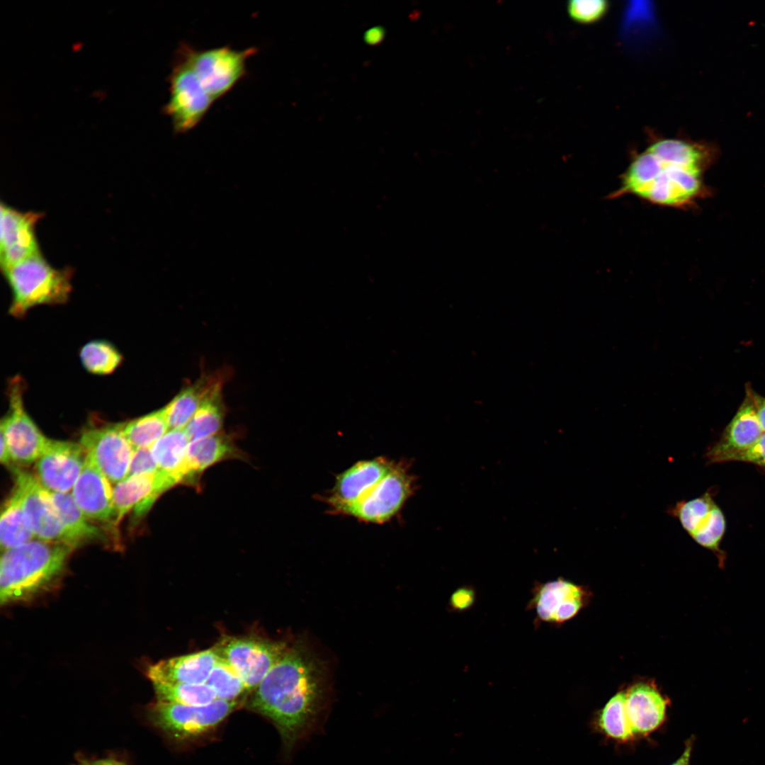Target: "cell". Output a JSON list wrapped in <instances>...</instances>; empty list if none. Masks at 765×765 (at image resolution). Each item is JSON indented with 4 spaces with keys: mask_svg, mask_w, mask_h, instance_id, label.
<instances>
[{
    "mask_svg": "<svg viewBox=\"0 0 765 765\" xmlns=\"http://www.w3.org/2000/svg\"><path fill=\"white\" fill-rule=\"evenodd\" d=\"M384 30L380 27L372 28L366 33L364 38L367 43L375 45L379 43L384 37Z\"/></svg>",
    "mask_w": 765,
    "mask_h": 765,
    "instance_id": "ab89813d",
    "label": "cell"
},
{
    "mask_svg": "<svg viewBox=\"0 0 765 765\" xmlns=\"http://www.w3.org/2000/svg\"><path fill=\"white\" fill-rule=\"evenodd\" d=\"M110 481L86 456L72 496L85 516L91 521L114 526L113 488Z\"/></svg>",
    "mask_w": 765,
    "mask_h": 765,
    "instance_id": "ac0fdd59",
    "label": "cell"
},
{
    "mask_svg": "<svg viewBox=\"0 0 765 765\" xmlns=\"http://www.w3.org/2000/svg\"><path fill=\"white\" fill-rule=\"evenodd\" d=\"M189 443L183 429H169L150 447L159 470L171 475L176 484Z\"/></svg>",
    "mask_w": 765,
    "mask_h": 765,
    "instance_id": "d4e9b609",
    "label": "cell"
},
{
    "mask_svg": "<svg viewBox=\"0 0 765 765\" xmlns=\"http://www.w3.org/2000/svg\"><path fill=\"white\" fill-rule=\"evenodd\" d=\"M713 159V152L703 144L656 140L634 157L608 198L632 196L658 206L691 208L710 193L704 174Z\"/></svg>",
    "mask_w": 765,
    "mask_h": 765,
    "instance_id": "6da1fadb",
    "label": "cell"
},
{
    "mask_svg": "<svg viewBox=\"0 0 765 765\" xmlns=\"http://www.w3.org/2000/svg\"><path fill=\"white\" fill-rule=\"evenodd\" d=\"M219 659L212 647L161 660L148 668L147 676L152 683L205 684Z\"/></svg>",
    "mask_w": 765,
    "mask_h": 765,
    "instance_id": "ffe728a7",
    "label": "cell"
},
{
    "mask_svg": "<svg viewBox=\"0 0 765 765\" xmlns=\"http://www.w3.org/2000/svg\"><path fill=\"white\" fill-rule=\"evenodd\" d=\"M9 409L1 421L0 436L7 444L11 461L20 465L36 462L49 443L24 407L23 380L16 376L8 385Z\"/></svg>",
    "mask_w": 765,
    "mask_h": 765,
    "instance_id": "9c48e42d",
    "label": "cell"
},
{
    "mask_svg": "<svg viewBox=\"0 0 765 765\" xmlns=\"http://www.w3.org/2000/svg\"><path fill=\"white\" fill-rule=\"evenodd\" d=\"M3 273L12 293L8 312L14 317H23L35 306L64 304L72 291V271L53 268L40 254Z\"/></svg>",
    "mask_w": 765,
    "mask_h": 765,
    "instance_id": "277c9868",
    "label": "cell"
},
{
    "mask_svg": "<svg viewBox=\"0 0 765 765\" xmlns=\"http://www.w3.org/2000/svg\"><path fill=\"white\" fill-rule=\"evenodd\" d=\"M79 443L110 482L118 483L128 476L135 450L125 436L122 424L86 429Z\"/></svg>",
    "mask_w": 765,
    "mask_h": 765,
    "instance_id": "8fae6325",
    "label": "cell"
},
{
    "mask_svg": "<svg viewBox=\"0 0 765 765\" xmlns=\"http://www.w3.org/2000/svg\"><path fill=\"white\" fill-rule=\"evenodd\" d=\"M606 0H571L567 3L570 18L582 24L594 23L604 17L609 8Z\"/></svg>",
    "mask_w": 765,
    "mask_h": 765,
    "instance_id": "e575fe53",
    "label": "cell"
},
{
    "mask_svg": "<svg viewBox=\"0 0 765 765\" xmlns=\"http://www.w3.org/2000/svg\"><path fill=\"white\" fill-rule=\"evenodd\" d=\"M35 538L23 509L19 490L15 488L2 509L0 520V543L3 551Z\"/></svg>",
    "mask_w": 765,
    "mask_h": 765,
    "instance_id": "cb8c5ba5",
    "label": "cell"
},
{
    "mask_svg": "<svg viewBox=\"0 0 765 765\" xmlns=\"http://www.w3.org/2000/svg\"><path fill=\"white\" fill-rule=\"evenodd\" d=\"M745 393L743 402L720 438L706 453L709 463H725L728 456L751 446L764 434L752 400Z\"/></svg>",
    "mask_w": 765,
    "mask_h": 765,
    "instance_id": "d6986e66",
    "label": "cell"
},
{
    "mask_svg": "<svg viewBox=\"0 0 765 765\" xmlns=\"http://www.w3.org/2000/svg\"><path fill=\"white\" fill-rule=\"evenodd\" d=\"M157 701L187 706H203L217 699L206 684L152 683Z\"/></svg>",
    "mask_w": 765,
    "mask_h": 765,
    "instance_id": "f1b7e54d",
    "label": "cell"
},
{
    "mask_svg": "<svg viewBox=\"0 0 765 765\" xmlns=\"http://www.w3.org/2000/svg\"><path fill=\"white\" fill-rule=\"evenodd\" d=\"M395 463L380 456L358 461L339 474L334 485L323 498L329 510L344 515L392 469Z\"/></svg>",
    "mask_w": 765,
    "mask_h": 765,
    "instance_id": "4fadbf2b",
    "label": "cell"
},
{
    "mask_svg": "<svg viewBox=\"0 0 765 765\" xmlns=\"http://www.w3.org/2000/svg\"><path fill=\"white\" fill-rule=\"evenodd\" d=\"M242 701L217 699L203 706L157 701L151 708L154 722L178 740L192 738L212 730L238 708Z\"/></svg>",
    "mask_w": 765,
    "mask_h": 765,
    "instance_id": "30bf717a",
    "label": "cell"
},
{
    "mask_svg": "<svg viewBox=\"0 0 765 765\" xmlns=\"http://www.w3.org/2000/svg\"><path fill=\"white\" fill-rule=\"evenodd\" d=\"M745 388V392L749 394L754 405L761 426L765 432V397L753 390L750 385H747Z\"/></svg>",
    "mask_w": 765,
    "mask_h": 765,
    "instance_id": "f35d334b",
    "label": "cell"
},
{
    "mask_svg": "<svg viewBox=\"0 0 765 765\" xmlns=\"http://www.w3.org/2000/svg\"><path fill=\"white\" fill-rule=\"evenodd\" d=\"M52 499L62 523L67 544L76 548L87 541L101 538L100 529L93 525L75 503L69 492H51Z\"/></svg>",
    "mask_w": 765,
    "mask_h": 765,
    "instance_id": "603a6c76",
    "label": "cell"
},
{
    "mask_svg": "<svg viewBox=\"0 0 765 765\" xmlns=\"http://www.w3.org/2000/svg\"><path fill=\"white\" fill-rule=\"evenodd\" d=\"M168 81L169 98L164 112L170 117L175 133H186L200 123L215 101L187 62L178 55Z\"/></svg>",
    "mask_w": 765,
    "mask_h": 765,
    "instance_id": "ba28073f",
    "label": "cell"
},
{
    "mask_svg": "<svg viewBox=\"0 0 765 765\" xmlns=\"http://www.w3.org/2000/svg\"><path fill=\"white\" fill-rule=\"evenodd\" d=\"M214 384L198 382L187 387L164 407L169 429H183Z\"/></svg>",
    "mask_w": 765,
    "mask_h": 765,
    "instance_id": "4316f807",
    "label": "cell"
},
{
    "mask_svg": "<svg viewBox=\"0 0 765 765\" xmlns=\"http://www.w3.org/2000/svg\"><path fill=\"white\" fill-rule=\"evenodd\" d=\"M0 262L2 272L40 254L35 233L40 213L18 211L1 204Z\"/></svg>",
    "mask_w": 765,
    "mask_h": 765,
    "instance_id": "2e32d148",
    "label": "cell"
},
{
    "mask_svg": "<svg viewBox=\"0 0 765 765\" xmlns=\"http://www.w3.org/2000/svg\"><path fill=\"white\" fill-rule=\"evenodd\" d=\"M409 466L404 461H396L392 469L344 515L368 523L381 524L392 520L417 488Z\"/></svg>",
    "mask_w": 765,
    "mask_h": 765,
    "instance_id": "52a82bcc",
    "label": "cell"
},
{
    "mask_svg": "<svg viewBox=\"0 0 765 765\" xmlns=\"http://www.w3.org/2000/svg\"><path fill=\"white\" fill-rule=\"evenodd\" d=\"M79 358L84 368L94 375L113 373L122 363L123 356L111 343L93 340L80 350Z\"/></svg>",
    "mask_w": 765,
    "mask_h": 765,
    "instance_id": "f546056e",
    "label": "cell"
},
{
    "mask_svg": "<svg viewBox=\"0 0 765 765\" xmlns=\"http://www.w3.org/2000/svg\"><path fill=\"white\" fill-rule=\"evenodd\" d=\"M715 504L710 494L706 492L700 497L677 502L669 512L679 520L691 536L706 521Z\"/></svg>",
    "mask_w": 765,
    "mask_h": 765,
    "instance_id": "836d02e7",
    "label": "cell"
},
{
    "mask_svg": "<svg viewBox=\"0 0 765 765\" xmlns=\"http://www.w3.org/2000/svg\"><path fill=\"white\" fill-rule=\"evenodd\" d=\"M476 597V590L472 586L463 585L451 594L448 602V609L453 613L466 612L475 605Z\"/></svg>",
    "mask_w": 765,
    "mask_h": 765,
    "instance_id": "8d00e7d4",
    "label": "cell"
},
{
    "mask_svg": "<svg viewBox=\"0 0 765 765\" xmlns=\"http://www.w3.org/2000/svg\"><path fill=\"white\" fill-rule=\"evenodd\" d=\"M691 748L692 740H690L686 744V747L681 756L672 765H688Z\"/></svg>",
    "mask_w": 765,
    "mask_h": 765,
    "instance_id": "60d3db41",
    "label": "cell"
},
{
    "mask_svg": "<svg viewBox=\"0 0 765 765\" xmlns=\"http://www.w3.org/2000/svg\"><path fill=\"white\" fill-rule=\"evenodd\" d=\"M241 455L239 449L225 436L215 434L190 441L178 473V482L193 484L208 468L222 460Z\"/></svg>",
    "mask_w": 765,
    "mask_h": 765,
    "instance_id": "44dd1931",
    "label": "cell"
},
{
    "mask_svg": "<svg viewBox=\"0 0 765 765\" xmlns=\"http://www.w3.org/2000/svg\"><path fill=\"white\" fill-rule=\"evenodd\" d=\"M744 462L765 469V432L751 446L728 456L725 462Z\"/></svg>",
    "mask_w": 765,
    "mask_h": 765,
    "instance_id": "d590c367",
    "label": "cell"
},
{
    "mask_svg": "<svg viewBox=\"0 0 765 765\" xmlns=\"http://www.w3.org/2000/svg\"><path fill=\"white\" fill-rule=\"evenodd\" d=\"M94 765H123V764H119L118 762L113 761H102L97 762Z\"/></svg>",
    "mask_w": 765,
    "mask_h": 765,
    "instance_id": "b9f144b4",
    "label": "cell"
},
{
    "mask_svg": "<svg viewBox=\"0 0 765 765\" xmlns=\"http://www.w3.org/2000/svg\"><path fill=\"white\" fill-rule=\"evenodd\" d=\"M625 701V692L617 693L604 706L599 720V726L607 735L620 740H626L633 736Z\"/></svg>",
    "mask_w": 765,
    "mask_h": 765,
    "instance_id": "1f68e13d",
    "label": "cell"
},
{
    "mask_svg": "<svg viewBox=\"0 0 765 765\" xmlns=\"http://www.w3.org/2000/svg\"><path fill=\"white\" fill-rule=\"evenodd\" d=\"M667 701L654 686L638 683L625 692V708L632 732L645 735L664 718Z\"/></svg>",
    "mask_w": 765,
    "mask_h": 765,
    "instance_id": "7402d4cb",
    "label": "cell"
},
{
    "mask_svg": "<svg viewBox=\"0 0 765 765\" xmlns=\"http://www.w3.org/2000/svg\"><path fill=\"white\" fill-rule=\"evenodd\" d=\"M213 648L238 674L251 692L288 647L283 642L249 635L225 636Z\"/></svg>",
    "mask_w": 765,
    "mask_h": 765,
    "instance_id": "8992f818",
    "label": "cell"
},
{
    "mask_svg": "<svg viewBox=\"0 0 765 765\" xmlns=\"http://www.w3.org/2000/svg\"><path fill=\"white\" fill-rule=\"evenodd\" d=\"M205 684L213 689L217 699L239 700V697L249 692L242 678L220 657Z\"/></svg>",
    "mask_w": 765,
    "mask_h": 765,
    "instance_id": "d6a6232c",
    "label": "cell"
},
{
    "mask_svg": "<svg viewBox=\"0 0 765 765\" xmlns=\"http://www.w3.org/2000/svg\"><path fill=\"white\" fill-rule=\"evenodd\" d=\"M159 468L152 456L150 447L136 449L132 458L128 476L155 473Z\"/></svg>",
    "mask_w": 765,
    "mask_h": 765,
    "instance_id": "74e56055",
    "label": "cell"
},
{
    "mask_svg": "<svg viewBox=\"0 0 765 765\" xmlns=\"http://www.w3.org/2000/svg\"><path fill=\"white\" fill-rule=\"evenodd\" d=\"M725 528L724 514L715 504L706 520L691 535L698 544L715 554L720 569H724L727 559L726 552L720 547Z\"/></svg>",
    "mask_w": 765,
    "mask_h": 765,
    "instance_id": "4dcf8cb0",
    "label": "cell"
},
{
    "mask_svg": "<svg viewBox=\"0 0 765 765\" xmlns=\"http://www.w3.org/2000/svg\"><path fill=\"white\" fill-rule=\"evenodd\" d=\"M247 706L271 719L290 748L314 724L322 709L323 667L302 643L287 651L250 692Z\"/></svg>",
    "mask_w": 765,
    "mask_h": 765,
    "instance_id": "7a4b0ae2",
    "label": "cell"
},
{
    "mask_svg": "<svg viewBox=\"0 0 765 765\" xmlns=\"http://www.w3.org/2000/svg\"><path fill=\"white\" fill-rule=\"evenodd\" d=\"M220 386L214 384L183 429L190 441L217 434L222 426Z\"/></svg>",
    "mask_w": 765,
    "mask_h": 765,
    "instance_id": "484cf974",
    "label": "cell"
},
{
    "mask_svg": "<svg viewBox=\"0 0 765 765\" xmlns=\"http://www.w3.org/2000/svg\"><path fill=\"white\" fill-rule=\"evenodd\" d=\"M86 459L80 443L50 439L36 461V477L50 492H69L78 479Z\"/></svg>",
    "mask_w": 765,
    "mask_h": 765,
    "instance_id": "9a60e30c",
    "label": "cell"
},
{
    "mask_svg": "<svg viewBox=\"0 0 765 765\" xmlns=\"http://www.w3.org/2000/svg\"><path fill=\"white\" fill-rule=\"evenodd\" d=\"M174 486L171 478L160 470L128 476L116 483L113 488L114 526L132 509L137 516L145 514L157 499Z\"/></svg>",
    "mask_w": 765,
    "mask_h": 765,
    "instance_id": "e0dca14e",
    "label": "cell"
},
{
    "mask_svg": "<svg viewBox=\"0 0 765 765\" xmlns=\"http://www.w3.org/2000/svg\"><path fill=\"white\" fill-rule=\"evenodd\" d=\"M583 589L563 578L544 583L536 582L526 610L535 614L534 624H561L571 619L584 605Z\"/></svg>",
    "mask_w": 765,
    "mask_h": 765,
    "instance_id": "5bb4252c",
    "label": "cell"
},
{
    "mask_svg": "<svg viewBox=\"0 0 765 765\" xmlns=\"http://www.w3.org/2000/svg\"><path fill=\"white\" fill-rule=\"evenodd\" d=\"M257 52L254 47L238 50L227 45L196 50L183 42L176 55L187 62L203 87L216 101L247 74L246 61Z\"/></svg>",
    "mask_w": 765,
    "mask_h": 765,
    "instance_id": "5b68a950",
    "label": "cell"
},
{
    "mask_svg": "<svg viewBox=\"0 0 765 765\" xmlns=\"http://www.w3.org/2000/svg\"><path fill=\"white\" fill-rule=\"evenodd\" d=\"M122 428L135 450L151 447L169 430L164 408L126 422Z\"/></svg>",
    "mask_w": 765,
    "mask_h": 765,
    "instance_id": "83f0119b",
    "label": "cell"
},
{
    "mask_svg": "<svg viewBox=\"0 0 765 765\" xmlns=\"http://www.w3.org/2000/svg\"><path fill=\"white\" fill-rule=\"evenodd\" d=\"M74 549L64 543L33 539L4 550L0 565L1 605L28 599L51 586Z\"/></svg>",
    "mask_w": 765,
    "mask_h": 765,
    "instance_id": "3957f363",
    "label": "cell"
},
{
    "mask_svg": "<svg viewBox=\"0 0 765 765\" xmlns=\"http://www.w3.org/2000/svg\"><path fill=\"white\" fill-rule=\"evenodd\" d=\"M12 470L16 487L21 493L23 509L35 538L68 545L51 492L33 474L19 468Z\"/></svg>",
    "mask_w": 765,
    "mask_h": 765,
    "instance_id": "7c38bea8",
    "label": "cell"
}]
</instances>
